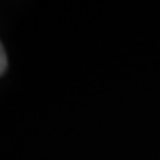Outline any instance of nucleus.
I'll list each match as a JSON object with an SVG mask.
<instances>
[{"mask_svg": "<svg viewBox=\"0 0 160 160\" xmlns=\"http://www.w3.org/2000/svg\"><path fill=\"white\" fill-rule=\"evenodd\" d=\"M7 70V54H5V49L0 42V75Z\"/></svg>", "mask_w": 160, "mask_h": 160, "instance_id": "obj_1", "label": "nucleus"}]
</instances>
